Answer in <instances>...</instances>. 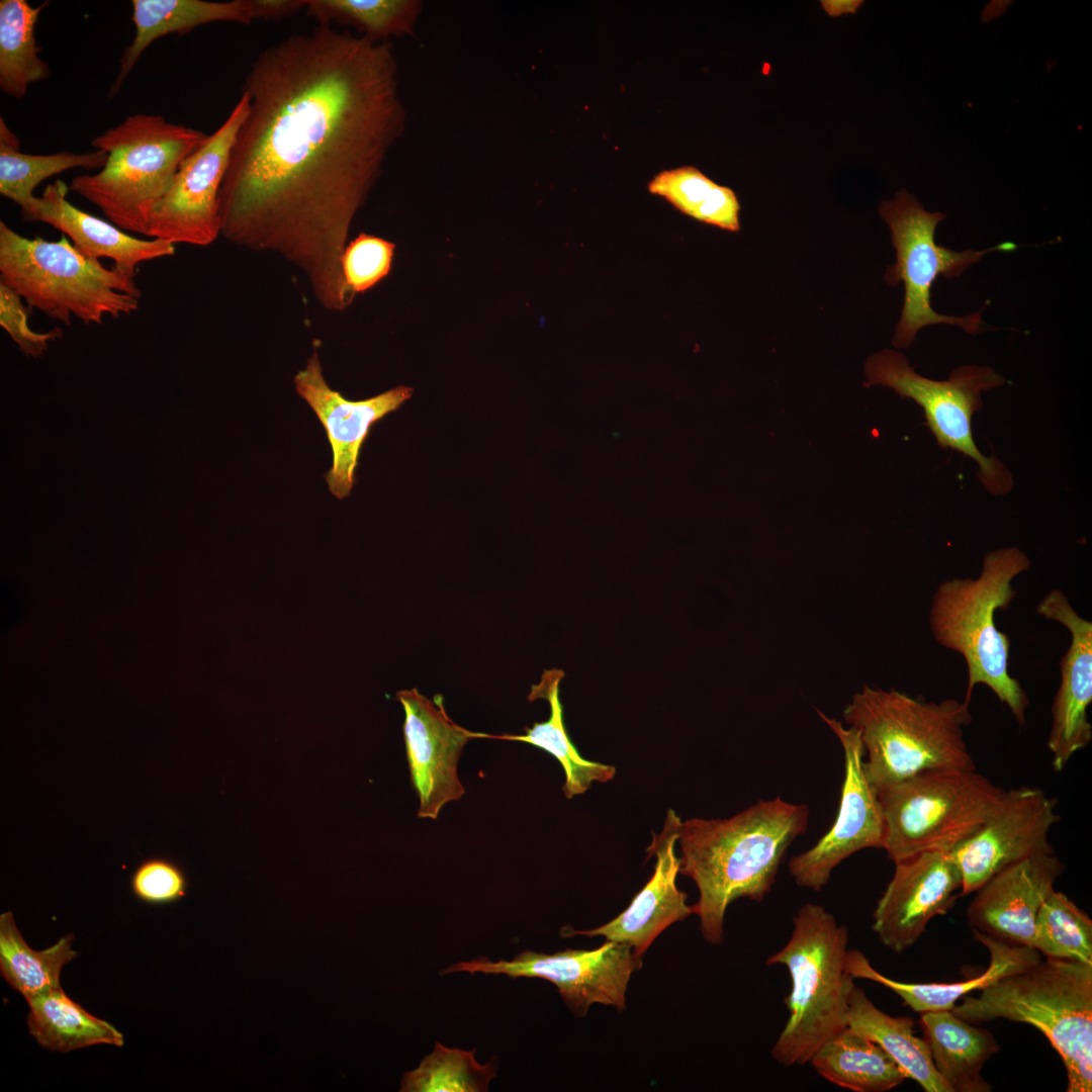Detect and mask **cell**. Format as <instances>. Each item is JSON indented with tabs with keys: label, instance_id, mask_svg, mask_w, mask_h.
<instances>
[{
	"label": "cell",
	"instance_id": "4",
	"mask_svg": "<svg viewBox=\"0 0 1092 1092\" xmlns=\"http://www.w3.org/2000/svg\"><path fill=\"white\" fill-rule=\"evenodd\" d=\"M842 717L859 732L866 774L876 791L928 770L976 769L964 737L972 722L966 701L926 702L864 687Z\"/></svg>",
	"mask_w": 1092,
	"mask_h": 1092
},
{
	"label": "cell",
	"instance_id": "31",
	"mask_svg": "<svg viewBox=\"0 0 1092 1092\" xmlns=\"http://www.w3.org/2000/svg\"><path fill=\"white\" fill-rule=\"evenodd\" d=\"M647 190L698 221L732 233L740 231V203L735 192L694 166L658 172L649 180Z\"/></svg>",
	"mask_w": 1092,
	"mask_h": 1092
},
{
	"label": "cell",
	"instance_id": "23",
	"mask_svg": "<svg viewBox=\"0 0 1092 1092\" xmlns=\"http://www.w3.org/2000/svg\"><path fill=\"white\" fill-rule=\"evenodd\" d=\"M974 938L984 944L990 953V963L984 973L957 983H904L890 979L875 970L867 957L857 949H847L844 968L854 979L879 983L896 993L904 1003L916 1012L951 1010L959 999L968 993L982 990L999 979L1017 973L1041 960L1035 948L1006 942L973 929Z\"/></svg>",
	"mask_w": 1092,
	"mask_h": 1092
},
{
	"label": "cell",
	"instance_id": "20",
	"mask_svg": "<svg viewBox=\"0 0 1092 1092\" xmlns=\"http://www.w3.org/2000/svg\"><path fill=\"white\" fill-rule=\"evenodd\" d=\"M1063 872L1064 864L1054 851L1005 867L975 891L967 909L970 926L1006 942L1033 947L1037 913Z\"/></svg>",
	"mask_w": 1092,
	"mask_h": 1092
},
{
	"label": "cell",
	"instance_id": "2",
	"mask_svg": "<svg viewBox=\"0 0 1092 1092\" xmlns=\"http://www.w3.org/2000/svg\"><path fill=\"white\" fill-rule=\"evenodd\" d=\"M809 813L807 805L777 796L730 818L681 821L679 873L698 887L699 900L691 907L707 942H723L732 902L764 900L788 848L806 831Z\"/></svg>",
	"mask_w": 1092,
	"mask_h": 1092
},
{
	"label": "cell",
	"instance_id": "8",
	"mask_svg": "<svg viewBox=\"0 0 1092 1092\" xmlns=\"http://www.w3.org/2000/svg\"><path fill=\"white\" fill-rule=\"evenodd\" d=\"M0 283L29 308L71 326L72 316L101 325L105 316L128 315L143 295L134 278L81 254L65 235L58 241L29 239L0 221Z\"/></svg>",
	"mask_w": 1092,
	"mask_h": 1092
},
{
	"label": "cell",
	"instance_id": "13",
	"mask_svg": "<svg viewBox=\"0 0 1092 1092\" xmlns=\"http://www.w3.org/2000/svg\"><path fill=\"white\" fill-rule=\"evenodd\" d=\"M248 107L242 93L226 119L183 161L152 214L148 237L207 246L220 235L219 189Z\"/></svg>",
	"mask_w": 1092,
	"mask_h": 1092
},
{
	"label": "cell",
	"instance_id": "5",
	"mask_svg": "<svg viewBox=\"0 0 1092 1092\" xmlns=\"http://www.w3.org/2000/svg\"><path fill=\"white\" fill-rule=\"evenodd\" d=\"M978 1024L1028 1023L1050 1040L1067 1072V1092L1092 1090V964L1046 958L965 996L951 1009Z\"/></svg>",
	"mask_w": 1092,
	"mask_h": 1092
},
{
	"label": "cell",
	"instance_id": "30",
	"mask_svg": "<svg viewBox=\"0 0 1092 1092\" xmlns=\"http://www.w3.org/2000/svg\"><path fill=\"white\" fill-rule=\"evenodd\" d=\"M48 3L32 7L25 0L0 1V89L10 97L23 98L29 85L50 77L35 37L38 16Z\"/></svg>",
	"mask_w": 1092,
	"mask_h": 1092
},
{
	"label": "cell",
	"instance_id": "40",
	"mask_svg": "<svg viewBox=\"0 0 1092 1092\" xmlns=\"http://www.w3.org/2000/svg\"><path fill=\"white\" fill-rule=\"evenodd\" d=\"M822 6L826 13L831 16H838L844 13H855L858 7L862 4V1L858 0H839V1H821Z\"/></svg>",
	"mask_w": 1092,
	"mask_h": 1092
},
{
	"label": "cell",
	"instance_id": "15",
	"mask_svg": "<svg viewBox=\"0 0 1092 1092\" xmlns=\"http://www.w3.org/2000/svg\"><path fill=\"white\" fill-rule=\"evenodd\" d=\"M1058 800L1038 788L1004 791L980 827L950 851L962 875L961 896L977 891L1005 867L1054 851L1050 840L1060 820Z\"/></svg>",
	"mask_w": 1092,
	"mask_h": 1092
},
{
	"label": "cell",
	"instance_id": "36",
	"mask_svg": "<svg viewBox=\"0 0 1092 1092\" xmlns=\"http://www.w3.org/2000/svg\"><path fill=\"white\" fill-rule=\"evenodd\" d=\"M1033 948L1046 958L1092 964L1091 918L1054 890L1037 913Z\"/></svg>",
	"mask_w": 1092,
	"mask_h": 1092
},
{
	"label": "cell",
	"instance_id": "10",
	"mask_svg": "<svg viewBox=\"0 0 1092 1092\" xmlns=\"http://www.w3.org/2000/svg\"><path fill=\"white\" fill-rule=\"evenodd\" d=\"M879 212L891 230L896 250V262L887 268L885 279L892 286L902 281L905 288L901 316L892 340L894 347L908 348L921 329L933 325L957 326L971 335L990 330L983 322L981 310L962 316L938 313L931 306L930 291L937 277H959L988 253L1012 252L1017 245L1003 242L983 250L963 251L939 246L935 231L946 214L925 210L905 189L898 191L893 200L883 201Z\"/></svg>",
	"mask_w": 1092,
	"mask_h": 1092
},
{
	"label": "cell",
	"instance_id": "22",
	"mask_svg": "<svg viewBox=\"0 0 1092 1092\" xmlns=\"http://www.w3.org/2000/svg\"><path fill=\"white\" fill-rule=\"evenodd\" d=\"M69 186L62 180L48 184L21 210L27 222H43L68 236L84 256L111 259L113 268L134 278L141 263L175 255V245L159 239L142 240L110 221L83 211L68 199Z\"/></svg>",
	"mask_w": 1092,
	"mask_h": 1092
},
{
	"label": "cell",
	"instance_id": "38",
	"mask_svg": "<svg viewBox=\"0 0 1092 1092\" xmlns=\"http://www.w3.org/2000/svg\"><path fill=\"white\" fill-rule=\"evenodd\" d=\"M187 886L182 869L162 857H151L142 861L130 880L133 895L141 901L154 905L181 900L186 895Z\"/></svg>",
	"mask_w": 1092,
	"mask_h": 1092
},
{
	"label": "cell",
	"instance_id": "7",
	"mask_svg": "<svg viewBox=\"0 0 1092 1092\" xmlns=\"http://www.w3.org/2000/svg\"><path fill=\"white\" fill-rule=\"evenodd\" d=\"M207 134L158 114H133L91 141L107 154L95 174L72 179L69 190L95 204L126 233L148 237L150 220L183 161Z\"/></svg>",
	"mask_w": 1092,
	"mask_h": 1092
},
{
	"label": "cell",
	"instance_id": "21",
	"mask_svg": "<svg viewBox=\"0 0 1092 1092\" xmlns=\"http://www.w3.org/2000/svg\"><path fill=\"white\" fill-rule=\"evenodd\" d=\"M680 824V818L669 809L662 830L653 834L652 842L646 849L648 859L651 856L656 858L654 872L620 915L589 930L563 927L561 935L604 936L607 940L628 944L634 956L641 959L663 930L689 917L693 911L687 904L688 896L677 888L675 882L679 873L675 843Z\"/></svg>",
	"mask_w": 1092,
	"mask_h": 1092
},
{
	"label": "cell",
	"instance_id": "34",
	"mask_svg": "<svg viewBox=\"0 0 1092 1092\" xmlns=\"http://www.w3.org/2000/svg\"><path fill=\"white\" fill-rule=\"evenodd\" d=\"M422 7L418 0H307L305 10L318 25H350L369 39L386 41L413 34Z\"/></svg>",
	"mask_w": 1092,
	"mask_h": 1092
},
{
	"label": "cell",
	"instance_id": "3",
	"mask_svg": "<svg viewBox=\"0 0 1092 1092\" xmlns=\"http://www.w3.org/2000/svg\"><path fill=\"white\" fill-rule=\"evenodd\" d=\"M1029 568L1030 559L1018 547L991 550L977 578L953 577L938 584L928 617L934 640L965 660L964 701L970 703L976 686L985 685L1021 727L1026 724L1029 699L1009 673L1010 640L997 628L995 613L1008 609L1017 595L1013 579Z\"/></svg>",
	"mask_w": 1092,
	"mask_h": 1092
},
{
	"label": "cell",
	"instance_id": "29",
	"mask_svg": "<svg viewBox=\"0 0 1092 1092\" xmlns=\"http://www.w3.org/2000/svg\"><path fill=\"white\" fill-rule=\"evenodd\" d=\"M30 1034L43 1048L67 1053L95 1044L122 1046L124 1037L113 1025L87 1012L62 987L26 1000Z\"/></svg>",
	"mask_w": 1092,
	"mask_h": 1092
},
{
	"label": "cell",
	"instance_id": "27",
	"mask_svg": "<svg viewBox=\"0 0 1092 1092\" xmlns=\"http://www.w3.org/2000/svg\"><path fill=\"white\" fill-rule=\"evenodd\" d=\"M564 676L561 670L544 672L541 681L533 686L529 701L546 699L550 705V716L544 722H535L525 728L520 735H489L481 733V738H493L529 743L553 755L563 767L565 783L562 788L567 799L582 795L594 782L607 783L616 775L613 765L583 758L571 742L563 723L562 705L559 699V684Z\"/></svg>",
	"mask_w": 1092,
	"mask_h": 1092
},
{
	"label": "cell",
	"instance_id": "33",
	"mask_svg": "<svg viewBox=\"0 0 1092 1092\" xmlns=\"http://www.w3.org/2000/svg\"><path fill=\"white\" fill-rule=\"evenodd\" d=\"M107 154L94 150L84 154L69 151L31 155L20 151V141L0 117V194L24 208L34 197V189L46 179L67 170L102 169Z\"/></svg>",
	"mask_w": 1092,
	"mask_h": 1092
},
{
	"label": "cell",
	"instance_id": "32",
	"mask_svg": "<svg viewBox=\"0 0 1092 1092\" xmlns=\"http://www.w3.org/2000/svg\"><path fill=\"white\" fill-rule=\"evenodd\" d=\"M74 934H67L54 945L34 950L17 928L12 912L0 915V973L3 979L25 1000L61 988L63 967L78 956L72 948Z\"/></svg>",
	"mask_w": 1092,
	"mask_h": 1092
},
{
	"label": "cell",
	"instance_id": "19",
	"mask_svg": "<svg viewBox=\"0 0 1092 1092\" xmlns=\"http://www.w3.org/2000/svg\"><path fill=\"white\" fill-rule=\"evenodd\" d=\"M1039 616L1058 622L1071 635L1061 659V682L1052 706V726L1046 746L1055 771L1063 770L1072 756L1092 739L1088 707L1092 702V623L1081 617L1066 594L1050 590L1038 603Z\"/></svg>",
	"mask_w": 1092,
	"mask_h": 1092
},
{
	"label": "cell",
	"instance_id": "25",
	"mask_svg": "<svg viewBox=\"0 0 1092 1092\" xmlns=\"http://www.w3.org/2000/svg\"><path fill=\"white\" fill-rule=\"evenodd\" d=\"M920 1025L933 1066L951 1092H990L982 1077L986 1062L1000 1051L993 1034L951 1010L923 1012Z\"/></svg>",
	"mask_w": 1092,
	"mask_h": 1092
},
{
	"label": "cell",
	"instance_id": "12",
	"mask_svg": "<svg viewBox=\"0 0 1092 1092\" xmlns=\"http://www.w3.org/2000/svg\"><path fill=\"white\" fill-rule=\"evenodd\" d=\"M641 966L628 944L607 940L590 950L567 948L547 954L526 949L511 961L496 962L476 958L449 966L441 975L465 972L544 979L557 987L575 1015L584 1016L594 1003L624 1010L629 980Z\"/></svg>",
	"mask_w": 1092,
	"mask_h": 1092
},
{
	"label": "cell",
	"instance_id": "17",
	"mask_svg": "<svg viewBox=\"0 0 1092 1092\" xmlns=\"http://www.w3.org/2000/svg\"><path fill=\"white\" fill-rule=\"evenodd\" d=\"M894 863L872 927L885 946L901 953L918 940L932 918L951 908L963 882L947 851H924Z\"/></svg>",
	"mask_w": 1092,
	"mask_h": 1092
},
{
	"label": "cell",
	"instance_id": "26",
	"mask_svg": "<svg viewBox=\"0 0 1092 1092\" xmlns=\"http://www.w3.org/2000/svg\"><path fill=\"white\" fill-rule=\"evenodd\" d=\"M846 1020L849 1029L880 1045L924 1091L951 1092L936 1072L925 1040L915 1034L911 1018L883 1012L861 988L854 986Z\"/></svg>",
	"mask_w": 1092,
	"mask_h": 1092
},
{
	"label": "cell",
	"instance_id": "16",
	"mask_svg": "<svg viewBox=\"0 0 1092 1092\" xmlns=\"http://www.w3.org/2000/svg\"><path fill=\"white\" fill-rule=\"evenodd\" d=\"M395 698L404 711L403 736L411 782L420 801L418 817L434 820L446 804L464 795L458 761L466 743L480 738L481 732L451 720L441 695L431 700L412 689L397 692Z\"/></svg>",
	"mask_w": 1092,
	"mask_h": 1092
},
{
	"label": "cell",
	"instance_id": "35",
	"mask_svg": "<svg viewBox=\"0 0 1092 1092\" xmlns=\"http://www.w3.org/2000/svg\"><path fill=\"white\" fill-rule=\"evenodd\" d=\"M475 1049L464 1051L435 1043L419 1067L405 1072L401 1092H486L490 1080L496 1077L497 1059L479 1064Z\"/></svg>",
	"mask_w": 1092,
	"mask_h": 1092
},
{
	"label": "cell",
	"instance_id": "39",
	"mask_svg": "<svg viewBox=\"0 0 1092 1092\" xmlns=\"http://www.w3.org/2000/svg\"><path fill=\"white\" fill-rule=\"evenodd\" d=\"M21 299L14 290L0 283V325L22 354L39 358L48 351L50 342L62 338L63 331L57 327L44 333L34 332L28 326L29 307Z\"/></svg>",
	"mask_w": 1092,
	"mask_h": 1092
},
{
	"label": "cell",
	"instance_id": "14",
	"mask_svg": "<svg viewBox=\"0 0 1092 1092\" xmlns=\"http://www.w3.org/2000/svg\"><path fill=\"white\" fill-rule=\"evenodd\" d=\"M817 712L838 738L844 753L839 807L830 829L811 848L793 856L788 867L799 887L820 892L844 859L864 848H882L885 825L877 791L866 774L859 732Z\"/></svg>",
	"mask_w": 1092,
	"mask_h": 1092
},
{
	"label": "cell",
	"instance_id": "9",
	"mask_svg": "<svg viewBox=\"0 0 1092 1092\" xmlns=\"http://www.w3.org/2000/svg\"><path fill=\"white\" fill-rule=\"evenodd\" d=\"M1005 790L976 769L924 771L877 790L893 862L924 851L950 852L985 821Z\"/></svg>",
	"mask_w": 1092,
	"mask_h": 1092
},
{
	"label": "cell",
	"instance_id": "24",
	"mask_svg": "<svg viewBox=\"0 0 1092 1092\" xmlns=\"http://www.w3.org/2000/svg\"><path fill=\"white\" fill-rule=\"evenodd\" d=\"M134 36L120 58L119 72L108 96L117 94L145 50L168 34H184L211 22L250 24L260 19L258 0H132Z\"/></svg>",
	"mask_w": 1092,
	"mask_h": 1092
},
{
	"label": "cell",
	"instance_id": "28",
	"mask_svg": "<svg viewBox=\"0 0 1092 1092\" xmlns=\"http://www.w3.org/2000/svg\"><path fill=\"white\" fill-rule=\"evenodd\" d=\"M809 1063L830 1083L854 1092H885L907 1079L880 1045L848 1027L827 1040Z\"/></svg>",
	"mask_w": 1092,
	"mask_h": 1092
},
{
	"label": "cell",
	"instance_id": "11",
	"mask_svg": "<svg viewBox=\"0 0 1092 1092\" xmlns=\"http://www.w3.org/2000/svg\"><path fill=\"white\" fill-rule=\"evenodd\" d=\"M864 375L863 385H883L920 405L938 446L975 461L987 491L1002 495L1012 489L1010 471L978 449L972 432L973 416L983 407L982 393L1007 382L1000 373L988 366L963 365L945 380L930 379L916 373L902 353L884 349L868 359Z\"/></svg>",
	"mask_w": 1092,
	"mask_h": 1092
},
{
	"label": "cell",
	"instance_id": "6",
	"mask_svg": "<svg viewBox=\"0 0 1092 1092\" xmlns=\"http://www.w3.org/2000/svg\"><path fill=\"white\" fill-rule=\"evenodd\" d=\"M847 927L823 906L804 904L793 918L787 943L766 959L782 965L792 987L785 998L789 1018L771 1049L783 1067L802 1066L831 1037L847 1027L848 998L854 978L844 968Z\"/></svg>",
	"mask_w": 1092,
	"mask_h": 1092
},
{
	"label": "cell",
	"instance_id": "1",
	"mask_svg": "<svg viewBox=\"0 0 1092 1092\" xmlns=\"http://www.w3.org/2000/svg\"><path fill=\"white\" fill-rule=\"evenodd\" d=\"M247 116L219 194L220 235L284 257L332 311L352 221L404 130L390 41L331 25L291 34L252 62Z\"/></svg>",
	"mask_w": 1092,
	"mask_h": 1092
},
{
	"label": "cell",
	"instance_id": "18",
	"mask_svg": "<svg viewBox=\"0 0 1092 1092\" xmlns=\"http://www.w3.org/2000/svg\"><path fill=\"white\" fill-rule=\"evenodd\" d=\"M294 385L327 432L333 465L326 480L332 494L342 499L356 482L358 455L371 426L410 399L413 388L400 385L364 400H348L326 382L316 349L294 376Z\"/></svg>",
	"mask_w": 1092,
	"mask_h": 1092
},
{
	"label": "cell",
	"instance_id": "37",
	"mask_svg": "<svg viewBox=\"0 0 1092 1092\" xmlns=\"http://www.w3.org/2000/svg\"><path fill=\"white\" fill-rule=\"evenodd\" d=\"M394 244L382 238L360 234L345 248L341 264L351 292H364L386 277L391 269Z\"/></svg>",
	"mask_w": 1092,
	"mask_h": 1092
}]
</instances>
